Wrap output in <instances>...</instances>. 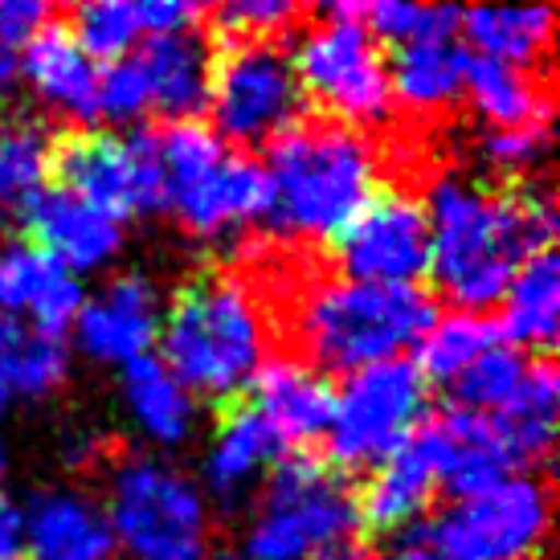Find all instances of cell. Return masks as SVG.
Masks as SVG:
<instances>
[{
	"instance_id": "obj_37",
	"label": "cell",
	"mask_w": 560,
	"mask_h": 560,
	"mask_svg": "<svg viewBox=\"0 0 560 560\" xmlns=\"http://www.w3.org/2000/svg\"><path fill=\"white\" fill-rule=\"evenodd\" d=\"M82 312V282L70 275V270H54L46 279V287L37 291V299L30 303V324L37 331H46L54 340H62L66 327H74Z\"/></svg>"
},
{
	"instance_id": "obj_21",
	"label": "cell",
	"mask_w": 560,
	"mask_h": 560,
	"mask_svg": "<svg viewBox=\"0 0 560 560\" xmlns=\"http://www.w3.org/2000/svg\"><path fill=\"white\" fill-rule=\"evenodd\" d=\"M282 442L262 421V413L242 397V401L221 409V430L205 454V487L225 512H234L254 475L270 470L282 458Z\"/></svg>"
},
{
	"instance_id": "obj_22",
	"label": "cell",
	"mask_w": 560,
	"mask_h": 560,
	"mask_svg": "<svg viewBox=\"0 0 560 560\" xmlns=\"http://www.w3.org/2000/svg\"><path fill=\"white\" fill-rule=\"evenodd\" d=\"M470 107L479 110L495 131H520V127H552V82L548 74H528L482 58L467 49L463 70Z\"/></svg>"
},
{
	"instance_id": "obj_29",
	"label": "cell",
	"mask_w": 560,
	"mask_h": 560,
	"mask_svg": "<svg viewBox=\"0 0 560 560\" xmlns=\"http://www.w3.org/2000/svg\"><path fill=\"white\" fill-rule=\"evenodd\" d=\"M499 343H503V331H499L495 315H470V312L442 315V319H434L430 331L413 343V348H418L413 369L421 373V381L451 385L470 360H479L482 352H491Z\"/></svg>"
},
{
	"instance_id": "obj_25",
	"label": "cell",
	"mask_w": 560,
	"mask_h": 560,
	"mask_svg": "<svg viewBox=\"0 0 560 560\" xmlns=\"http://www.w3.org/2000/svg\"><path fill=\"white\" fill-rule=\"evenodd\" d=\"M463 70H467V46H458V42L401 46L389 66L393 103H401L421 119L454 110L463 98Z\"/></svg>"
},
{
	"instance_id": "obj_5",
	"label": "cell",
	"mask_w": 560,
	"mask_h": 560,
	"mask_svg": "<svg viewBox=\"0 0 560 560\" xmlns=\"http://www.w3.org/2000/svg\"><path fill=\"white\" fill-rule=\"evenodd\" d=\"M107 467V524L131 560H205L213 520L185 470L148 454H115Z\"/></svg>"
},
{
	"instance_id": "obj_27",
	"label": "cell",
	"mask_w": 560,
	"mask_h": 560,
	"mask_svg": "<svg viewBox=\"0 0 560 560\" xmlns=\"http://www.w3.org/2000/svg\"><path fill=\"white\" fill-rule=\"evenodd\" d=\"M70 373V352L16 315H0V397L42 401L58 393Z\"/></svg>"
},
{
	"instance_id": "obj_6",
	"label": "cell",
	"mask_w": 560,
	"mask_h": 560,
	"mask_svg": "<svg viewBox=\"0 0 560 560\" xmlns=\"http://www.w3.org/2000/svg\"><path fill=\"white\" fill-rule=\"evenodd\" d=\"M312 30H303L291 49V66L303 98L324 107L327 119L357 127H385L393 119V91L385 54L373 33L352 16H327L312 9Z\"/></svg>"
},
{
	"instance_id": "obj_34",
	"label": "cell",
	"mask_w": 560,
	"mask_h": 560,
	"mask_svg": "<svg viewBox=\"0 0 560 560\" xmlns=\"http://www.w3.org/2000/svg\"><path fill=\"white\" fill-rule=\"evenodd\" d=\"M54 270L58 262L25 237H0V315L30 312V303Z\"/></svg>"
},
{
	"instance_id": "obj_36",
	"label": "cell",
	"mask_w": 560,
	"mask_h": 560,
	"mask_svg": "<svg viewBox=\"0 0 560 560\" xmlns=\"http://www.w3.org/2000/svg\"><path fill=\"white\" fill-rule=\"evenodd\" d=\"M552 127H520V131H487L479 140V160L499 176H528L548 156Z\"/></svg>"
},
{
	"instance_id": "obj_41",
	"label": "cell",
	"mask_w": 560,
	"mask_h": 560,
	"mask_svg": "<svg viewBox=\"0 0 560 560\" xmlns=\"http://www.w3.org/2000/svg\"><path fill=\"white\" fill-rule=\"evenodd\" d=\"M389 560H446V557H442L438 548L425 545V540H421V532H418V524H413V528H405L401 536H397V545H393Z\"/></svg>"
},
{
	"instance_id": "obj_30",
	"label": "cell",
	"mask_w": 560,
	"mask_h": 560,
	"mask_svg": "<svg viewBox=\"0 0 560 560\" xmlns=\"http://www.w3.org/2000/svg\"><path fill=\"white\" fill-rule=\"evenodd\" d=\"M54 140L58 136L49 131L46 119L0 115V201L16 205L37 188H46Z\"/></svg>"
},
{
	"instance_id": "obj_4",
	"label": "cell",
	"mask_w": 560,
	"mask_h": 560,
	"mask_svg": "<svg viewBox=\"0 0 560 560\" xmlns=\"http://www.w3.org/2000/svg\"><path fill=\"white\" fill-rule=\"evenodd\" d=\"M348 540H360L357 487L327 467L324 454H282L266 470L242 560H319Z\"/></svg>"
},
{
	"instance_id": "obj_19",
	"label": "cell",
	"mask_w": 560,
	"mask_h": 560,
	"mask_svg": "<svg viewBox=\"0 0 560 560\" xmlns=\"http://www.w3.org/2000/svg\"><path fill=\"white\" fill-rule=\"evenodd\" d=\"M33 560H115V532L103 503L74 487H46L21 512Z\"/></svg>"
},
{
	"instance_id": "obj_16",
	"label": "cell",
	"mask_w": 560,
	"mask_h": 560,
	"mask_svg": "<svg viewBox=\"0 0 560 560\" xmlns=\"http://www.w3.org/2000/svg\"><path fill=\"white\" fill-rule=\"evenodd\" d=\"M160 327V291L143 275H119L107 282V291L82 303L74 319L79 348L98 364H131L148 357Z\"/></svg>"
},
{
	"instance_id": "obj_1",
	"label": "cell",
	"mask_w": 560,
	"mask_h": 560,
	"mask_svg": "<svg viewBox=\"0 0 560 560\" xmlns=\"http://www.w3.org/2000/svg\"><path fill=\"white\" fill-rule=\"evenodd\" d=\"M430 279L458 312L487 315L508 295L520 266L552 249L557 201L552 188L515 180L503 192H482L467 180L430 188Z\"/></svg>"
},
{
	"instance_id": "obj_43",
	"label": "cell",
	"mask_w": 560,
	"mask_h": 560,
	"mask_svg": "<svg viewBox=\"0 0 560 560\" xmlns=\"http://www.w3.org/2000/svg\"><path fill=\"white\" fill-rule=\"evenodd\" d=\"M0 413H4V397H0Z\"/></svg>"
},
{
	"instance_id": "obj_39",
	"label": "cell",
	"mask_w": 560,
	"mask_h": 560,
	"mask_svg": "<svg viewBox=\"0 0 560 560\" xmlns=\"http://www.w3.org/2000/svg\"><path fill=\"white\" fill-rule=\"evenodd\" d=\"M205 16H209V9L192 4V0H152V4H140V25L148 37H168V33L197 30Z\"/></svg>"
},
{
	"instance_id": "obj_10",
	"label": "cell",
	"mask_w": 560,
	"mask_h": 560,
	"mask_svg": "<svg viewBox=\"0 0 560 560\" xmlns=\"http://www.w3.org/2000/svg\"><path fill=\"white\" fill-rule=\"evenodd\" d=\"M213 131L221 143L266 148L307 115V98L291 66L287 42L221 46L213 62Z\"/></svg>"
},
{
	"instance_id": "obj_33",
	"label": "cell",
	"mask_w": 560,
	"mask_h": 560,
	"mask_svg": "<svg viewBox=\"0 0 560 560\" xmlns=\"http://www.w3.org/2000/svg\"><path fill=\"white\" fill-rule=\"evenodd\" d=\"M458 9L451 4H364V30L373 33V42L389 46H430V42H454L458 33Z\"/></svg>"
},
{
	"instance_id": "obj_13",
	"label": "cell",
	"mask_w": 560,
	"mask_h": 560,
	"mask_svg": "<svg viewBox=\"0 0 560 560\" xmlns=\"http://www.w3.org/2000/svg\"><path fill=\"white\" fill-rule=\"evenodd\" d=\"M438 487H442L438 482V438L430 418H421L418 430L381 467H373L369 482L357 491L360 532L369 528L401 536L434 508Z\"/></svg>"
},
{
	"instance_id": "obj_20",
	"label": "cell",
	"mask_w": 560,
	"mask_h": 560,
	"mask_svg": "<svg viewBox=\"0 0 560 560\" xmlns=\"http://www.w3.org/2000/svg\"><path fill=\"white\" fill-rule=\"evenodd\" d=\"M143 70L152 107L168 115L172 124L180 119H201L213 98V62H218V46L209 30H185L168 33V37H148L136 54Z\"/></svg>"
},
{
	"instance_id": "obj_24",
	"label": "cell",
	"mask_w": 560,
	"mask_h": 560,
	"mask_svg": "<svg viewBox=\"0 0 560 560\" xmlns=\"http://www.w3.org/2000/svg\"><path fill=\"white\" fill-rule=\"evenodd\" d=\"M557 401L560 381L552 357H528V373L520 381V389L512 393V401L499 413H491L515 470L548 467L552 446H557Z\"/></svg>"
},
{
	"instance_id": "obj_7",
	"label": "cell",
	"mask_w": 560,
	"mask_h": 560,
	"mask_svg": "<svg viewBox=\"0 0 560 560\" xmlns=\"http://www.w3.org/2000/svg\"><path fill=\"white\" fill-rule=\"evenodd\" d=\"M425 418V381L413 360H381L343 381L327 430L324 463L343 479L381 467Z\"/></svg>"
},
{
	"instance_id": "obj_12",
	"label": "cell",
	"mask_w": 560,
	"mask_h": 560,
	"mask_svg": "<svg viewBox=\"0 0 560 560\" xmlns=\"http://www.w3.org/2000/svg\"><path fill=\"white\" fill-rule=\"evenodd\" d=\"M16 221L25 230V242L49 254L70 275L107 266L124 246V221L79 201L66 188L30 192L25 201H16Z\"/></svg>"
},
{
	"instance_id": "obj_26",
	"label": "cell",
	"mask_w": 560,
	"mask_h": 560,
	"mask_svg": "<svg viewBox=\"0 0 560 560\" xmlns=\"http://www.w3.org/2000/svg\"><path fill=\"white\" fill-rule=\"evenodd\" d=\"M508 312L499 319L508 348H528L536 357H552L557 343V303H560V262L552 249L536 254L508 282Z\"/></svg>"
},
{
	"instance_id": "obj_3",
	"label": "cell",
	"mask_w": 560,
	"mask_h": 560,
	"mask_svg": "<svg viewBox=\"0 0 560 560\" xmlns=\"http://www.w3.org/2000/svg\"><path fill=\"white\" fill-rule=\"evenodd\" d=\"M160 348L176 385L218 405V413L246 397L254 373L270 360L262 319L234 270H205L172 295Z\"/></svg>"
},
{
	"instance_id": "obj_38",
	"label": "cell",
	"mask_w": 560,
	"mask_h": 560,
	"mask_svg": "<svg viewBox=\"0 0 560 560\" xmlns=\"http://www.w3.org/2000/svg\"><path fill=\"white\" fill-rule=\"evenodd\" d=\"M58 9L42 0H0V49H21Z\"/></svg>"
},
{
	"instance_id": "obj_35",
	"label": "cell",
	"mask_w": 560,
	"mask_h": 560,
	"mask_svg": "<svg viewBox=\"0 0 560 560\" xmlns=\"http://www.w3.org/2000/svg\"><path fill=\"white\" fill-rule=\"evenodd\" d=\"M152 110V94L143 82V70L136 58H119L98 79V119L110 127H140V119Z\"/></svg>"
},
{
	"instance_id": "obj_32",
	"label": "cell",
	"mask_w": 560,
	"mask_h": 560,
	"mask_svg": "<svg viewBox=\"0 0 560 560\" xmlns=\"http://www.w3.org/2000/svg\"><path fill=\"white\" fill-rule=\"evenodd\" d=\"M528 373V357L520 348L499 343L491 352H482L479 360H470L463 373L451 381L454 401L475 413H499L503 405L512 401V393L520 389V381Z\"/></svg>"
},
{
	"instance_id": "obj_31",
	"label": "cell",
	"mask_w": 560,
	"mask_h": 560,
	"mask_svg": "<svg viewBox=\"0 0 560 560\" xmlns=\"http://www.w3.org/2000/svg\"><path fill=\"white\" fill-rule=\"evenodd\" d=\"M62 21L82 54L103 66L127 58V49L136 46V37L143 33L140 4H124V0H94V4L66 9Z\"/></svg>"
},
{
	"instance_id": "obj_23",
	"label": "cell",
	"mask_w": 560,
	"mask_h": 560,
	"mask_svg": "<svg viewBox=\"0 0 560 560\" xmlns=\"http://www.w3.org/2000/svg\"><path fill=\"white\" fill-rule=\"evenodd\" d=\"M458 30L467 33L470 54L495 58L503 66L528 70V74H552V33H557V9H467L458 16Z\"/></svg>"
},
{
	"instance_id": "obj_40",
	"label": "cell",
	"mask_w": 560,
	"mask_h": 560,
	"mask_svg": "<svg viewBox=\"0 0 560 560\" xmlns=\"http://www.w3.org/2000/svg\"><path fill=\"white\" fill-rule=\"evenodd\" d=\"M25 548V528H21V508L0 491V560H16Z\"/></svg>"
},
{
	"instance_id": "obj_44",
	"label": "cell",
	"mask_w": 560,
	"mask_h": 560,
	"mask_svg": "<svg viewBox=\"0 0 560 560\" xmlns=\"http://www.w3.org/2000/svg\"><path fill=\"white\" fill-rule=\"evenodd\" d=\"M213 560H234V557H213Z\"/></svg>"
},
{
	"instance_id": "obj_18",
	"label": "cell",
	"mask_w": 560,
	"mask_h": 560,
	"mask_svg": "<svg viewBox=\"0 0 560 560\" xmlns=\"http://www.w3.org/2000/svg\"><path fill=\"white\" fill-rule=\"evenodd\" d=\"M430 425H434L438 438V482L454 499L487 495L515 475L512 454L503 446L491 413H475L463 405H442L430 418Z\"/></svg>"
},
{
	"instance_id": "obj_2",
	"label": "cell",
	"mask_w": 560,
	"mask_h": 560,
	"mask_svg": "<svg viewBox=\"0 0 560 560\" xmlns=\"http://www.w3.org/2000/svg\"><path fill=\"white\" fill-rule=\"evenodd\" d=\"M270 176V230L295 246L336 242L373 205L376 152L357 127L303 115L262 148Z\"/></svg>"
},
{
	"instance_id": "obj_8",
	"label": "cell",
	"mask_w": 560,
	"mask_h": 560,
	"mask_svg": "<svg viewBox=\"0 0 560 560\" xmlns=\"http://www.w3.org/2000/svg\"><path fill=\"white\" fill-rule=\"evenodd\" d=\"M49 172H58L66 192L110 213L115 221L152 218L168 209V180L160 164L156 127H136L131 136L107 131H66L54 140Z\"/></svg>"
},
{
	"instance_id": "obj_15",
	"label": "cell",
	"mask_w": 560,
	"mask_h": 560,
	"mask_svg": "<svg viewBox=\"0 0 560 560\" xmlns=\"http://www.w3.org/2000/svg\"><path fill=\"white\" fill-rule=\"evenodd\" d=\"M168 209L188 234L221 237L270 213V176L249 152H225L218 168L176 188L168 197Z\"/></svg>"
},
{
	"instance_id": "obj_42",
	"label": "cell",
	"mask_w": 560,
	"mask_h": 560,
	"mask_svg": "<svg viewBox=\"0 0 560 560\" xmlns=\"http://www.w3.org/2000/svg\"><path fill=\"white\" fill-rule=\"evenodd\" d=\"M352 560H376V557H369V548H364V552H360V557H352Z\"/></svg>"
},
{
	"instance_id": "obj_14",
	"label": "cell",
	"mask_w": 560,
	"mask_h": 560,
	"mask_svg": "<svg viewBox=\"0 0 560 560\" xmlns=\"http://www.w3.org/2000/svg\"><path fill=\"white\" fill-rule=\"evenodd\" d=\"M16 74H25L33 94L58 124L91 131L98 124V70L70 37L62 13H54L16 54Z\"/></svg>"
},
{
	"instance_id": "obj_28",
	"label": "cell",
	"mask_w": 560,
	"mask_h": 560,
	"mask_svg": "<svg viewBox=\"0 0 560 560\" xmlns=\"http://www.w3.org/2000/svg\"><path fill=\"white\" fill-rule=\"evenodd\" d=\"M124 397L140 430L160 446H185L197 425V401L188 397L176 376L152 357L124 364Z\"/></svg>"
},
{
	"instance_id": "obj_9",
	"label": "cell",
	"mask_w": 560,
	"mask_h": 560,
	"mask_svg": "<svg viewBox=\"0 0 560 560\" xmlns=\"http://www.w3.org/2000/svg\"><path fill=\"white\" fill-rule=\"evenodd\" d=\"M552 520L548 475H512L495 491L458 499L418 524L421 540L446 560H528L545 545Z\"/></svg>"
},
{
	"instance_id": "obj_11",
	"label": "cell",
	"mask_w": 560,
	"mask_h": 560,
	"mask_svg": "<svg viewBox=\"0 0 560 560\" xmlns=\"http://www.w3.org/2000/svg\"><path fill=\"white\" fill-rule=\"evenodd\" d=\"M336 270L348 282L418 287L430 275V221L401 188L376 192L373 205L336 237Z\"/></svg>"
},
{
	"instance_id": "obj_17",
	"label": "cell",
	"mask_w": 560,
	"mask_h": 560,
	"mask_svg": "<svg viewBox=\"0 0 560 560\" xmlns=\"http://www.w3.org/2000/svg\"><path fill=\"white\" fill-rule=\"evenodd\" d=\"M246 401L262 413V421L275 430L282 451H312L319 438H327L336 418V389L331 381L307 373L287 360H266L249 381Z\"/></svg>"
}]
</instances>
